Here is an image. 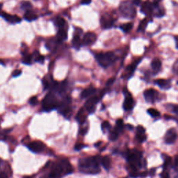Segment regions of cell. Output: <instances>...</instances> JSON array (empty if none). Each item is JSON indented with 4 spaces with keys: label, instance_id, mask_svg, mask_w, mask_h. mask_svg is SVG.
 I'll use <instances>...</instances> for the list:
<instances>
[{
    "label": "cell",
    "instance_id": "1",
    "mask_svg": "<svg viewBox=\"0 0 178 178\" xmlns=\"http://www.w3.org/2000/svg\"><path fill=\"white\" fill-rule=\"evenodd\" d=\"M73 168L67 159H61L52 166L47 176L44 178H62L73 173Z\"/></svg>",
    "mask_w": 178,
    "mask_h": 178
},
{
    "label": "cell",
    "instance_id": "2",
    "mask_svg": "<svg viewBox=\"0 0 178 178\" xmlns=\"http://www.w3.org/2000/svg\"><path fill=\"white\" fill-rule=\"evenodd\" d=\"M79 168L82 173L90 175L97 174L101 171L97 158L95 156L80 159L79 161Z\"/></svg>",
    "mask_w": 178,
    "mask_h": 178
},
{
    "label": "cell",
    "instance_id": "3",
    "mask_svg": "<svg viewBox=\"0 0 178 178\" xmlns=\"http://www.w3.org/2000/svg\"><path fill=\"white\" fill-rule=\"evenodd\" d=\"M59 105V102L58 99L52 93H47L42 102V107H43V110L47 112L57 109Z\"/></svg>",
    "mask_w": 178,
    "mask_h": 178
},
{
    "label": "cell",
    "instance_id": "4",
    "mask_svg": "<svg viewBox=\"0 0 178 178\" xmlns=\"http://www.w3.org/2000/svg\"><path fill=\"white\" fill-rule=\"evenodd\" d=\"M116 56L113 52H109L107 53H100L96 55V60L99 65L104 68H107L110 66L116 61Z\"/></svg>",
    "mask_w": 178,
    "mask_h": 178
},
{
    "label": "cell",
    "instance_id": "5",
    "mask_svg": "<svg viewBox=\"0 0 178 178\" xmlns=\"http://www.w3.org/2000/svg\"><path fill=\"white\" fill-rule=\"evenodd\" d=\"M128 161L133 170L137 171L138 168H141V154L139 152L134 150L130 152L128 155Z\"/></svg>",
    "mask_w": 178,
    "mask_h": 178
},
{
    "label": "cell",
    "instance_id": "6",
    "mask_svg": "<svg viewBox=\"0 0 178 178\" xmlns=\"http://www.w3.org/2000/svg\"><path fill=\"white\" fill-rule=\"evenodd\" d=\"M120 10L122 16L126 18L132 19L136 16V9L132 4L124 2L120 7Z\"/></svg>",
    "mask_w": 178,
    "mask_h": 178
},
{
    "label": "cell",
    "instance_id": "7",
    "mask_svg": "<svg viewBox=\"0 0 178 178\" xmlns=\"http://www.w3.org/2000/svg\"><path fill=\"white\" fill-rule=\"evenodd\" d=\"M99 100V98L97 96H93L89 98L87 101L86 102L84 109L88 111L89 113H93L95 111V107L96 105Z\"/></svg>",
    "mask_w": 178,
    "mask_h": 178
},
{
    "label": "cell",
    "instance_id": "8",
    "mask_svg": "<svg viewBox=\"0 0 178 178\" xmlns=\"http://www.w3.org/2000/svg\"><path fill=\"white\" fill-rule=\"evenodd\" d=\"M28 148L31 152H35V153H40V152H42L44 150L45 145L43 142L35 141L29 143Z\"/></svg>",
    "mask_w": 178,
    "mask_h": 178
},
{
    "label": "cell",
    "instance_id": "9",
    "mask_svg": "<svg viewBox=\"0 0 178 178\" xmlns=\"http://www.w3.org/2000/svg\"><path fill=\"white\" fill-rule=\"evenodd\" d=\"M159 93L156 90L153 88H150L144 92V97L148 102L153 103L156 100Z\"/></svg>",
    "mask_w": 178,
    "mask_h": 178
},
{
    "label": "cell",
    "instance_id": "10",
    "mask_svg": "<svg viewBox=\"0 0 178 178\" xmlns=\"http://www.w3.org/2000/svg\"><path fill=\"white\" fill-rule=\"evenodd\" d=\"M97 40V36L95 33L88 32L84 36L83 39L82 41V44L85 46H89L94 44Z\"/></svg>",
    "mask_w": 178,
    "mask_h": 178
},
{
    "label": "cell",
    "instance_id": "11",
    "mask_svg": "<svg viewBox=\"0 0 178 178\" xmlns=\"http://www.w3.org/2000/svg\"><path fill=\"white\" fill-rule=\"evenodd\" d=\"M177 139V132L174 128H171L167 131L165 136V142L168 144L174 143Z\"/></svg>",
    "mask_w": 178,
    "mask_h": 178
},
{
    "label": "cell",
    "instance_id": "12",
    "mask_svg": "<svg viewBox=\"0 0 178 178\" xmlns=\"http://www.w3.org/2000/svg\"><path fill=\"white\" fill-rule=\"evenodd\" d=\"M101 25L104 29H110L113 27L114 20L111 17L108 16H104L100 20Z\"/></svg>",
    "mask_w": 178,
    "mask_h": 178
},
{
    "label": "cell",
    "instance_id": "13",
    "mask_svg": "<svg viewBox=\"0 0 178 178\" xmlns=\"http://www.w3.org/2000/svg\"><path fill=\"white\" fill-rule=\"evenodd\" d=\"M125 95H126V97L123 103V108L125 111H130V110H132L133 109L134 105V99L132 97V96H131L130 93H128V94H126Z\"/></svg>",
    "mask_w": 178,
    "mask_h": 178
},
{
    "label": "cell",
    "instance_id": "14",
    "mask_svg": "<svg viewBox=\"0 0 178 178\" xmlns=\"http://www.w3.org/2000/svg\"><path fill=\"white\" fill-rule=\"evenodd\" d=\"M0 15H1L2 17H4L6 21L12 23V24H15V23H19L21 22V20H22L20 17H18V16H10V15L6 13H4V12L0 11Z\"/></svg>",
    "mask_w": 178,
    "mask_h": 178
},
{
    "label": "cell",
    "instance_id": "15",
    "mask_svg": "<svg viewBox=\"0 0 178 178\" xmlns=\"http://www.w3.org/2000/svg\"><path fill=\"white\" fill-rule=\"evenodd\" d=\"M140 61H141V59L136 61L135 62L132 63V64H131L130 65H129V66L127 67L126 70H125V75H124L125 77H126L127 79H128V78H130L131 76H132V74L134 73L135 70L137 67V65L139 64Z\"/></svg>",
    "mask_w": 178,
    "mask_h": 178
},
{
    "label": "cell",
    "instance_id": "16",
    "mask_svg": "<svg viewBox=\"0 0 178 178\" xmlns=\"http://www.w3.org/2000/svg\"><path fill=\"white\" fill-rule=\"evenodd\" d=\"M86 118H87V115L86 113V109L84 108H82L78 111V113L76 116V120L79 122L80 124H83L85 122Z\"/></svg>",
    "mask_w": 178,
    "mask_h": 178
},
{
    "label": "cell",
    "instance_id": "17",
    "mask_svg": "<svg viewBox=\"0 0 178 178\" xmlns=\"http://www.w3.org/2000/svg\"><path fill=\"white\" fill-rule=\"evenodd\" d=\"M96 92V89L94 88H88L84 89V90H82L81 93V98L82 99H85L88 98V97H90L91 95H93L94 93Z\"/></svg>",
    "mask_w": 178,
    "mask_h": 178
},
{
    "label": "cell",
    "instance_id": "18",
    "mask_svg": "<svg viewBox=\"0 0 178 178\" xmlns=\"http://www.w3.org/2000/svg\"><path fill=\"white\" fill-rule=\"evenodd\" d=\"M155 83L157 84V85L159 86L162 89H168L171 87V82L169 80L166 79H157L155 82Z\"/></svg>",
    "mask_w": 178,
    "mask_h": 178
},
{
    "label": "cell",
    "instance_id": "19",
    "mask_svg": "<svg viewBox=\"0 0 178 178\" xmlns=\"http://www.w3.org/2000/svg\"><path fill=\"white\" fill-rule=\"evenodd\" d=\"M141 11L145 15H149L152 12V4L146 1L141 6Z\"/></svg>",
    "mask_w": 178,
    "mask_h": 178
},
{
    "label": "cell",
    "instance_id": "20",
    "mask_svg": "<svg viewBox=\"0 0 178 178\" xmlns=\"http://www.w3.org/2000/svg\"><path fill=\"white\" fill-rule=\"evenodd\" d=\"M24 18L27 21L31 22V21L36 20L38 18V16H36V14L34 12L32 11V10H26V12H25V13L24 15Z\"/></svg>",
    "mask_w": 178,
    "mask_h": 178
},
{
    "label": "cell",
    "instance_id": "21",
    "mask_svg": "<svg viewBox=\"0 0 178 178\" xmlns=\"http://www.w3.org/2000/svg\"><path fill=\"white\" fill-rule=\"evenodd\" d=\"M151 66L154 73H158V72L160 70L161 67H162V63H161V61L158 59H153L151 63Z\"/></svg>",
    "mask_w": 178,
    "mask_h": 178
},
{
    "label": "cell",
    "instance_id": "22",
    "mask_svg": "<svg viewBox=\"0 0 178 178\" xmlns=\"http://www.w3.org/2000/svg\"><path fill=\"white\" fill-rule=\"evenodd\" d=\"M72 44L73 47L76 50H79L80 47L82 46V40L80 39L79 35H75L74 36L73 40H72Z\"/></svg>",
    "mask_w": 178,
    "mask_h": 178
},
{
    "label": "cell",
    "instance_id": "23",
    "mask_svg": "<svg viewBox=\"0 0 178 178\" xmlns=\"http://www.w3.org/2000/svg\"><path fill=\"white\" fill-rule=\"evenodd\" d=\"M100 162L104 168H105L106 170H109L110 166H111V159H110L109 156H105L102 157Z\"/></svg>",
    "mask_w": 178,
    "mask_h": 178
},
{
    "label": "cell",
    "instance_id": "24",
    "mask_svg": "<svg viewBox=\"0 0 178 178\" xmlns=\"http://www.w3.org/2000/svg\"><path fill=\"white\" fill-rule=\"evenodd\" d=\"M57 37L59 41H65L67 39V32L65 31L64 29H59V30L57 33Z\"/></svg>",
    "mask_w": 178,
    "mask_h": 178
},
{
    "label": "cell",
    "instance_id": "25",
    "mask_svg": "<svg viewBox=\"0 0 178 178\" xmlns=\"http://www.w3.org/2000/svg\"><path fill=\"white\" fill-rule=\"evenodd\" d=\"M65 24H66V22H65L64 19L61 18V17H57V18L55 19V24H56V27H58L59 29L64 28Z\"/></svg>",
    "mask_w": 178,
    "mask_h": 178
},
{
    "label": "cell",
    "instance_id": "26",
    "mask_svg": "<svg viewBox=\"0 0 178 178\" xmlns=\"http://www.w3.org/2000/svg\"><path fill=\"white\" fill-rule=\"evenodd\" d=\"M133 27V24L132 22H128V23H125V24H123L122 25H120V28L121 30L123 31L125 33H128L132 30Z\"/></svg>",
    "mask_w": 178,
    "mask_h": 178
},
{
    "label": "cell",
    "instance_id": "27",
    "mask_svg": "<svg viewBox=\"0 0 178 178\" xmlns=\"http://www.w3.org/2000/svg\"><path fill=\"white\" fill-rule=\"evenodd\" d=\"M124 129V123H123V120L122 119H118L117 121H116V128L114 130L116 131H117L118 133H120L121 132H122V130H123Z\"/></svg>",
    "mask_w": 178,
    "mask_h": 178
},
{
    "label": "cell",
    "instance_id": "28",
    "mask_svg": "<svg viewBox=\"0 0 178 178\" xmlns=\"http://www.w3.org/2000/svg\"><path fill=\"white\" fill-rule=\"evenodd\" d=\"M148 20L147 18H144L143 20L141 21L140 24L138 27V31H143L146 29L148 26Z\"/></svg>",
    "mask_w": 178,
    "mask_h": 178
},
{
    "label": "cell",
    "instance_id": "29",
    "mask_svg": "<svg viewBox=\"0 0 178 178\" xmlns=\"http://www.w3.org/2000/svg\"><path fill=\"white\" fill-rule=\"evenodd\" d=\"M148 113L150 114L152 117H158V116H160V113L159 111H158L157 110L155 109H153V108H150L148 110Z\"/></svg>",
    "mask_w": 178,
    "mask_h": 178
},
{
    "label": "cell",
    "instance_id": "30",
    "mask_svg": "<svg viewBox=\"0 0 178 178\" xmlns=\"http://www.w3.org/2000/svg\"><path fill=\"white\" fill-rule=\"evenodd\" d=\"M111 125L108 121H105L102 122V130L104 132H108V131H109L111 130Z\"/></svg>",
    "mask_w": 178,
    "mask_h": 178
},
{
    "label": "cell",
    "instance_id": "31",
    "mask_svg": "<svg viewBox=\"0 0 178 178\" xmlns=\"http://www.w3.org/2000/svg\"><path fill=\"white\" fill-rule=\"evenodd\" d=\"M118 136H119V133H118L117 131H116L115 130H113L112 132H110L109 134V139L111 141H116V140L118 139Z\"/></svg>",
    "mask_w": 178,
    "mask_h": 178
},
{
    "label": "cell",
    "instance_id": "32",
    "mask_svg": "<svg viewBox=\"0 0 178 178\" xmlns=\"http://www.w3.org/2000/svg\"><path fill=\"white\" fill-rule=\"evenodd\" d=\"M32 7V5L29 1H23L21 4V8L24 10H30V8Z\"/></svg>",
    "mask_w": 178,
    "mask_h": 178
},
{
    "label": "cell",
    "instance_id": "33",
    "mask_svg": "<svg viewBox=\"0 0 178 178\" xmlns=\"http://www.w3.org/2000/svg\"><path fill=\"white\" fill-rule=\"evenodd\" d=\"M31 59H32V56L31 55L26 54L22 59V63L26 65H30L31 63Z\"/></svg>",
    "mask_w": 178,
    "mask_h": 178
},
{
    "label": "cell",
    "instance_id": "34",
    "mask_svg": "<svg viewBox=\"0 0 178 178\" xmlns=\"http://www.w3.org/2000/svg\"><path fill=\"white\" fill-rule=\"evenodd\" d=\"M145 130L143 126L139 125L136 128V136H138L145 134Z\"/></svg>",
    "mask_w": 178,
    "mask_h": 178
},
{
    "label": "cell",
    "instance_id": "35",
    "mask_svg": "<svg viewBox=\"0 0 178 178\" xmlns=\"http://www.w3.org/2000/svg\"><path fill=\"white\" fill-rule=\"evenodd\" d=\"M38 103H39V100H38L37 97L33 96L32 97H31L30 99H29V104H30L31 105L36 106L38 105Z\"/></svg>",
    "mask_w": 178,
    "mask_h": 178
},
{
    "label": "cell",
    "instance_id": "36",
    "mask_svg": "<svg viewBox=\"0 0 178 178\" xmlns=\"http://www.w3.org/2000/svg\"><path fill=\"white\" fill-rule=\"evenodd\" d=\"M35 61L39 63H43V61H44V56H43V55H40L39 54H37V56H36L35 58Z\"/></svg>",
    "mask_w": 178,
    "mask_h": 178
},
{
    "label": "cell",
    "instance_id": "37",
    "mask_svg": "<svg viewBox=\"0 0 178 178\" xmlns=\"http://www.w3.org/2000/svg\"><path fill=\"white\" fill-rule=\"evenodd\" d=\"M171 163V159L169 157V156H166V160H165V163H164V168H168Z\"/></svg>",
    "mask_w": 178,
    "mask_h": 178
},
{
    "label": "cell",
    "instance_id": "38",
    "mask_svg": "<svg viewBox=\"0 0 178 178\" xmlns=\"http://www.w3.org/2000/svg\"><path fill=\"white\" fill-rule=\"evenodd\" d=\"M21 74H22V71H21L20 70H16L13 73L12 75L13 77H19Z\"/></svg>",
    "mask_w": 178,
    "mask_h": 178
},
{
    "label": "cell",
    "instance_id": "39",
    "mask_svg": "<svg viewBox=\"0 0 178 178\" xmlns=\"http://www.w3.org/2000/svg\"><path fill=\"white\" fill-rule=\"evenodd\" d=\"M83 148H84V144L78 143V144H76V145H75V149L76 150H82Z\"/></svg>",
    "mask_w": 178,
    "mask_h": 178
},
{
    "label": "cell",
    "instance_id": "40",
    "mask_svg": "<svg viewBox=\"0 0 178 178\" xmlns=\"http://www.w3.org/2000/svg\"><path fill=\"white\" fill-rule=\"evenodd\" d=\"M161 176H162V178H170L168 173L166 172V171H164V173H162V174L161 175Z\"/></svg>",
    "mask_w": 178,
    "mask_h": 178
},
{
    "label": "cell",
    "instance_id": "41",
    "mask_svg": "<svg viewBox=\"0 0 178 178\" xmlns=\"http://www.w3.org/2000/svg\"><path fill=\"white\" fill-rule=\"evenodd\" d=\"M114 81H115V78H111V79H109L107 82V86L111 85L112 84H113Z\"/></svg>",
    "mask_w": 178,
    "mask_h": 178
},
{
    "label": "cell",
    "instance_id": "42",
    "mask_svg": "<svg viewBox=\"0 0 178 178\" xmlns=\"http://www.w3.org/2000/svg\"><path fill=\"white\" fill-rule=\"evenodd\" d=\"M132 4L136 6H140L141 4V0H132Z\"/></svg>",
    "mask_w": 178,
    "mask_h": 178
},
{
    "label": "cell",
    "instance_id": "43",
    "mask_svg": "<svg viewBox=\"0 0 178 178\" xmlns=\"http://www.w3.org/2000/svg\"><path fill=\"white\" fill-rule=\"evenodd\" d=\"M81 3L84 5H88L91 3V0H82Z\"/></svg>",
    "mask_w": 178,
    "mask_h": 178
},
{
    "label": "cell",
    "instance_id": "44",
    "mask_svg": "<svg viewBox=\"0 0 178 178\" xmlns=\"http://www.w3.org/2000/svg\"><path fill=\"white\" fill-rule=\"evenodd\" d=\"M0 178H8V175L5 173H0Z\"/></svg>",
    "mask_w": 178,
    "mask_h": 178
},
{
    "label": "cell",
    "instance_id": "45",
    "mask_svg": "<svg viewBox=\"0 0 178 178\" xmlns=\"http://www.w3.org/2000/svg\"><path fill=\"white\" fill-rule=\"evenodd\" d=\"M177 156H175V168L177 169Z\"/></svg>",
    "mask_w": 178,
    "mask_h": 178
},
{
    "label": "cell",
    "instance_id": "46",
    "mask_svg": "<svg viewBox=\"0 0 178 178\" xmlns=\"http://www.w3.org/2000/svg\"><path fill=\"white\" fill-rule=\"evenodd\" d=\"M175 43H176V48L177 49V37L175 36Z\"/></svg>",
    "mask_w": 178,
    "mask_h": 178
},
{
    "label": "cell",
    "instance_id": "47",
    "mask_svg": "<svg viewBox=\"0 0 178 178\" xmlns=\"http://www.w3.org/2000/svg\"><path fill=\"white\" fill-rule=\"evenodd\" d=\"M162 0H154V3H159V2H160V1H162Z\"/></svg>",
    "mask_w": 178,
    "mask_h": 178
},
{
    "label": "cell",
    "instance_id": "48",
    "mask_svg": "<svg viewBox=\"0 0 178 178\" xmlns=\"http://www.w3.org/2000/svg\"><path fill=\"white\" fill-rule=\"evenodd\" d=\"M1 159H0V166H1Z\"/></svg>",
    "mask_w": 178,
    "mask_h": 178
},
{
    "label": "cell",
    "instance_id": "49",
    "mask_svg": "<svg viewBox=\"0 0 178 178\" xmlns=\"http://www.w3.org/2000/svg\"><path fill=\"white\" fill-rule=\"evenodd\" d=\"M26 178H33V177H26Z\"/></svg>",
    "mask_w": 178,
    "mask_h": 178
}]
</instances>
